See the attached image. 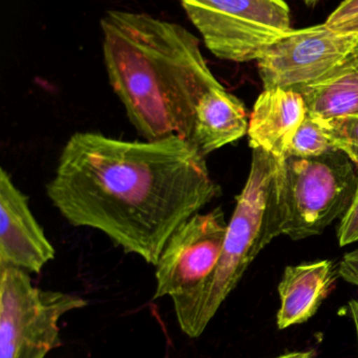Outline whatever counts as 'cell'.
Masks as SVG:
<instances>
[{"label":"cell","mask_w":358,"mask_h":358,"mask_svg":"<svg viewBox=\"0 0 358 358\" xmlns=\"http://www.w3.org/2000/svg\"><path fill=\"white\" fill-rule=\"evenodd\" d=\"M46 189L67 222L102 231L153 266L172 233L222 194L188 140L130 142L92 131L67 140Z\"/></svg>","instance_id":"cell-1"},{"label":"cell","mask_w":358,"mask_h":358,"mask_svg":"<svg viewBox=\"0 0 358 358\" xmlns=\"http://www.w3.org/2000/svg\"><path fill=\"white\" fill-rule=\"evenodd\" d=\"M101 31L109 84L139 134L191 140L200 100L222 86L197 36L178 23L119 10L102 17Z\"/></svg>","instance_id":"cell-2"},{"label":"cell","mask_w":358,"mask_h":358,"mask_svg":"<svg viewBox=\"0 0 358 358\" xmlns=\"http://www.w3.org/2000/svg\"><path fill=\"white\" fill-rule=\"evenodd\" d=\"M280 159L252 149L247 180L237 197L220 259L197 287L172 298L181 330L199 338L235 290L254 259L282 235L277 201Z\"/></svg>","instance_id":"cell-3"},{"label":"cell","mask_w":358,"mask_h":358,"mask_svg":"<svg viewBox=\"0 0 358 358\" xmlns=\"http://www.w3.org/2000/svg\"><path fill=\"white\" fill-rule=\"evenodd\" d=\"M277 201L282 235L303 240L321 235L343 218L357 183L354 164L342 151L280 161Z\"/></svg>","instance_id":"cell-4"},{"label":"cell","mask_w":358,"mask_h":358,"mask_svg":"<svg viewBox=\"0 0 358 358\" xmlns=\"http://www.w3.org/2000/svg\"><path fill=\"white\" fill-rule=\"evenodd\" d=\"M86 305L81 296L35 287L23 269L0 266V358H46L61 345V317Z\"/></svg>","instance_id":"cell-5"},{"label":"cell","mask_w":358,"mask_h":358,"mask_svg":"<svg viewBox=\"0 0 358 358\" xmlns=\"http://www.w3.org/2000/svg\"><path fill=\"white\" fill-rule=\"evenodd\" d=\"M206 48L231 62L258 61L291 29L285 0H180Z\"/></svg>","instance_id":"cell-6"},{"label":"cell","mask_w":358,"mask_h":358,"mask_svg":"<svg viewBox=\"0 0 358 358\" xmlns=\"http://www.w3.org/2000/svg\"><path fill=\"white\" fill-rule=\"evenodd\" d=\"M357 48V34L334 31L326 23L291 29L258 59L263 87L298 92L338 69Z\"/></svg>","instance_id":"cell-7"},{"label":"cell","mask_w":358,"mask_h":358,"mask_svg":"<svg viewBox=\"0 0 358 358\" xmlns=\"http://www.w3.org/2000/svg\"><path fill=\"white\" fill-rule=\"evenodd\" d=\"M228 222L222 208L187 219L166 242L156 265V299L180 296L197 287L220 259Z\"/></svg>","instance_id":"cell-8"},{"label":"cell","mask_w":358,"mask_h":358,"mask_svg":"<svg viewBox=\"0 0 358 358\" xmlns=\"http://www.w3.org/2000/svg\"><path fill=\"white\" fill-rule=\"evenodd\" d=\"M55 258V250L36 220L29 199L0 170V266L39 273Z\"/></svg>","instance_id":"cell-9"},{"label":"cell","mask_w":358,"mask_h":358,"mask_svg":"<svg viewBox=\"0 0 358 358\" xmlns=\"http://www.w3.org/2000/svg\"><path fill=\"white\" fill-rule=\"evenodd\" d=\"M306 115L302 94L283 88L264 90L249 117L250 147L262 149L282 161Z\"/></svg>","instance_id":"cell-10"},{"label":"cell","mask_w":358,"mask_h":358,"mask_svg":"<svg viewBox=\"0 0 358 358\" xmlns=\"http://www.w3.org/2000/svg\"><path fill=\"white\" fill-rule=\"evenodd\" d=\"M336 271L330 260L287 266L279 284L280 330L306 323L315 317L336 283Z\"/></svg>","instance_id":"cell-11"},{"label":"cell","mask_w":358,"mask_h":358,"mask_svg":"<svg viewBox=\"0 0 358 358\" xmlns=\"http://www.w3.org/2000/svg\"><path fill=\"white\" fill-rule=\"evenodd\" d=\"M247 111L237 96L223 86L208 90L195 110L189 142L204 157L248 134Z\"/></svg>","instance_id":"cell-12"},{"label":"cell","mask_w":358,"mask_h":358,"mask_svg":"<svg viewBox=\"0 0 358 358\" xmlns=\"http://www.w3.org/2000/svg\"><path fill=\"white\" fill-rule=\"evenodd\" d=\"M307 115L317 120L358 115V56L352 55L342 65L298 92Z\"/></svg>","instance_id":"cell-13"},{"label":"cell","mask_w":358,"mask_h":358,"mask_svg":"<svg viewBox=\"0 0 358 358\" xmlns=\"http://www.w3.org/2000/svg\"><path fill=\"white\" fill-rule=\"evenodd\" d=\"M313 119V117H312ZM315 120L336 150L342 151L358 168V115Z\"/></svg>","instance_id":"cell-14"},{"label":"cell","mask_w":358,"mask_h":358,"mask_svg":"<svg viewBox=\"0 0 358 358\" xmlns=\"http://www.w3.org/2000/svg\"><path fill=\"white\" fill-rule=\"evenodd\" d=\"M336 150L321 126L307 115L296 131L285 157H317Z\"/></svg>","instance_id":"cell-15"},{"label":"cell","mask_w":358,"mask_h":358,"mask_svg":"<svg viewBox=\"0 0 358 358\" xmlns=\"http://www.w3.org/2000/svg\"><path fill=\"white\" fill-rule=\"evenodd\" d=\"M325 23L334 31L358 35V0H344Z\"/></svg>","instance_id":"cell-16"},{"label":"cell","mask_w":358,"mask_h":358,"mask_svg":"<svg viewBox=\"0 0 358 358\" xmlns=\"http://www.w3.org/2000/svg\"><path fill=\"white\" fill-rule=\"evenodd\" d=\"M357 170V183L354 196L346 214L343 216L338 225V239L340 246L358 242V168Z\"/></svg>","instance_id":"cell-17"},{"label":"cell","mask_w":358,"mask_h":358,"mask_svg":"<svg viewBox=\"0 0 358 358\" xmlns=\"http://www.w3.org/2000/svg\"><path fill=\"white\" fill-rule=\"evenodd\" d=\"M338 271L343 280L358 287V248L343 257Z\"/></svg>","instance_id":"cell-18"},{"label":"cell","mask_w":358,"mask_h":358,"mask_svg":"<svg viewBox=\"0 0 358 358\" xmlns=\"http://www.w3.org/2000/svg\"><path fill=\"white\" fill-rule=\"evenodd\" d=\"M349 311H350L351 317L354 323L355 331H357V345H358V301L352 300L349 303Z\"/></svg>","instance_id":"cell-19"},{"label":"cell","mask_w":358,"mask_h":358,"mask_svg":"<svg viewBox=\"0 0 358 358\" xmlns=\"http://www.w3.org/2000/svg\"><path fill=\"white\" fill-rule=\"evenodd\" d=\"M275 358H315L313 351H296V352L285 353Z\"/></svg>","instance_id":"cell-20"},{"label":"cell","mask_w":358,"mask_h":358,"mask_svg":"<svg viewBox=\"0 0 358 358\" xmlns=\"http://www.w3.org/2000/svg\"><path fill=\"white\" fill-rule=\"evenodd\" d=\"M302 1L304 2L306 6H317L321 0H302Z\"/></svg>","instance_id":"cell-21"},{"label":"cell","mask_w":358,"mask_h":358,"mask_svg":"<svg viewBox=\"0 0 358 358\" xmlns=\"http://www.w3.org/2000/svg\"><path fill=\"white\" fill-rule=\"evenodd\" d=\"M355 55H357V56H358V48H357V52H355Z\"/></svg>","instance_id":"cell-22"}]
</instances>
